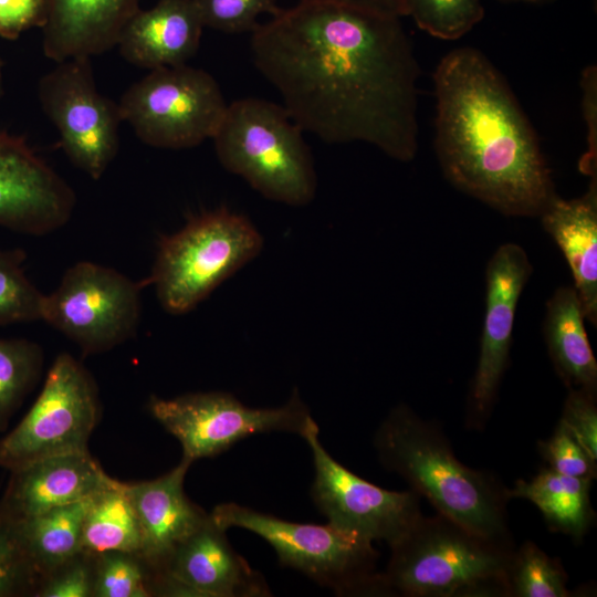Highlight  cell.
Here are the masks:
<instances>
[{
	"mask_svg": "<svg viewBox=\"0 0 597 597\" xmlns=\"http://www.w3.org/2000/svg\"><path fill=\"white\" fill-rule=\"evenodd\" d=\"M434 150L458 190L513 217H540L557 196L527 117L478 49L448 52L433 73Z\"/></svg>",
	"mask_w": 597,
	"mask_h": 597,
	"instance_id": "cell-2",
	"label": "cell"
},
{
	"mask_svg": "<svg viewBox=\"0 0 597 597\" xmlns=\"http://www.w3.org/2000/svg\"><path fill=\"white\" fill-rule=\"evenodd\" d=\"M559 421L576 437L589 455L597 460L596 396L569 389Z\"/></svg>",
	"mask_w": 597,
	"mask_h": 597,
	"instance_id": "cell-35",
	"label": "cell"
},
{
	"mask_svg": "<svg viewBox=\"0 0 597 597\" xmlns=\"http://www.w3.org/2000/svg\"><path fill=\"white\" fill-rule=\"evenodd\" d=\"M315 420L302 433L311 449V496L327 523L368 542L397 543L422 515L412 490L390 491L358 476L335 460L320 440Z\"/></svg>",
	"mask_w": 597,
	"mask_h": 597,
	"instance_id": "cell-13",
	"label": "cell"
},
{
	"mask_svg": "<svg viewBox=\"0 0 597 597\" xmlns=\"http://www.w3.org/2000/svg\"><path fill=\"white\" fill-rule=\"evenodd\" d=\"M568 576L557 558L527 541L513 551L509 567L510 596L568 597Z\"/></svg>",
	"mask_w": 597,
	"mask_h": 597,
	"instance_id": "cell-27",
	"label": "cell"
},
{
	"mask_svg": "<svg viewBox=\"0 0 597 597\" xmlns=\"http://www.w3.org/2000/svg\"><path fill=\"white\" fill-rule=\"evenodd\" d=\"M94 557L93 596H153L156 572L138 555L106 552Z\"/></svg>",
	"mask_w": 597,
	"mask_h": 597,
	"instance_id": "cell-28",
	"label": "cell"
},
{
	"mask_svg": "<svg viewBox=\"0 0 597 597\" xmlns=\"http://www.w3.org/2000/svg\"><path fill=\"white\" fill-rule=\"evenodd\" d=\"M407 15L425 32L441 40H457L484 15L481 0H405Z\"/></svg>",
	"mask_w": 597,
	"mask_h": 597,
	"instance_id": "cell-29",
	"label": "cell"
},
{
	"mask_svg": "<svg viewBox=\"0 0 597 597\" xmlns=\"http://www.w3.org/2000/svg\"><path fill=\"white\" fill-rule=\"evenodd\" d=\"M532 274L524 249L500 245L485 270V314L478 366L471 384L469 410L475 423L489 416L509 364L515 312Z\"/></svg>",
	"mask_w": 597,
	"mask_h": 597,
	"instance_id": "cell-15",
	"label": "cell"
},
{
	"mask_svg": "<svg viewBox=\"0 0 597 597\" xmlns=\"http://www.w3.org/2000/svg\"><path fill=\"white\" fill-rule=\"evenodd\" d=\"M100 410L92 375L70 354H60L31 409L0 440V467L12 471L53 455L88 452Z\"/></svg>",
	"mask_w": 597,
	"mask_h": 597,
	"instance_id": "cell-9",
	"label": "cell"
},
{
	"mask_svg": "<svg viewBox=\"0 0 597 597\" xmlns=\"http://www.w3.org/2000/svg\"><path fill=\"white\" fill-rule=\"evenodd\" d=\"M166 596L268 597L263 575L229 543L226 531L208 519L170 554L161 570Z\"/></svg>",
	"mask_w": 597,
	"mask_h": 597,
	"instance_id": "cell-16",
	"label": "cell"
},
{
	"mask_svg": "<svg viewBox=\"0 0 597 597\" xmlns=\"http://www.w3.org/2000/svg\"><path fill=\"white\" fill-rule=\"evenodd\" d=\"M42 49L56 62L93 57L116 48L140 0H45Z\"/></svg>",
	"mask_w": 597,
	"mask_h": 597,
	"instance_id": "cell-19",
	"label": "cell"
},
{
	"mask_svg": "<svg viewBox=\"0 0 597 597\" xmlns=\"http://www.w3.org/2000/svg\"><path fill=\"white\" fill-rule=\"evenodd\" d=\"M81 546L83 553L92 556L106 552L139 555L142 535L125 483L114 480L92 496L83 521Z\"/></svg>",
	"mask_w": 597,
	"mask_h": 597,
	"instance_id": "cell-25",
	"label": "cell"
},
{
	"mask_svg": "<svg viewBox=\"0 0 597 597\" xmlns=\"http://www.w3.org/2000/svg\"><path fill=\"white\" fill-rule=\"evenodd\" d=\"M73 188L21 136L0 132V226L44 235L69 222Z\"/></svg>",
	"mask_w": 597,
	"mask_h": 597,
	"instance_id": "cell-14",
	"label": "cell"
},
{
	"mask_svg": "<svg viewBox=\"0 0 597 597\" xmlns=\"http://www.w3.org/2000/svg\"><path fill=\"white\" fill-rule=\"evenodd\" d=\"M151 416L180 443L182 460L216 457L244 438L269 432L300 437L312 422L297 389L282 406L252 408L229 392H190L170 399L153 396Z\"/></svg>",
	"mask_w": 597,
	"mask_h": 597,
	"instance_id": "cell-10",
	"label": "cell"
},
{
	"mask_svg": "<svg viewBox=\"0 0 597 597\" xmlns=\"http://www.w3.org/2000/svg\"><path fill=\"white\" fill-rule=\"evenodd\" d=\"M574 287L555 290L546 304L543 333L548 355L565 386L597 396V362Z\"/></svg>",
	"mask_w": 597,
	"mask_h": 597,
	"instance_id": "cell-22",
	"label": "cell"
},
{
	"mask_svg": "<svg viewBox=\"0 0 597 597\" xmlns=\"http://www.w3.org/2000/svg\"><path fill=\"white\" fill-rule=\"evenodd\" d=\"M222 530L239 527L268 542L282 566L303 573L339 596L381 595L379 556L373 543L331 524L297 523L238 503H221L210 512Z\"/></svg>",
	"mask_w": 597,
	"mask_h": 597,
	"instance_id": "cell-7",
	"label": "cell"
},
{
	"mask_svg": "<svg viewBox=\"0 0 597 597\" xmlns=\"http://www.w3.org/2000/svg\"><path fill=\"white\" fill-rule=\"evenodd\" d=\"M39 579L18 541L14 524L0 503V597L33 595Z\"/></svg>",
	"mask_w": 597,
	"mask_h": 597,
	"instance_id": "cell-32",
	"label": "cell"
},
{
	"mask_svg": "<svg viewBox=\"0 0 597 597\" xmlns=\"http://www.w3.org/2000/svg\"><path fill=\"white\" fill-rule=\"evenodd\" d=\"M538 453L547 463L546 468L555 472L575 478H596L597 460L561 421L547 440L538 441Z\"/></svg>",
	"mask_w": 597,
	"mask_h": 597,
	"instance_id": "cell-33",
	"label": "cell"
},
{
	"mask_svg": "<svg viewBox=\"0 0 597 597\" xmlns=\"http://www.w3.org/2000/svg\"><path fill=\"white\" fill-rule=\"evenodd\" d=\"M583 116L587 126V151L579 160V170L597 177V67L587 66L582 74Z\"/></svg>",
	"mask_w": 597,
	"mask_h": 597,
	"instance_id": "cell-37",
	"label": "cell"
},
{
	"mask_svg": "<svg viewBox=\"0 0 597 597\" xmlns=\"http://www.w3.org/2000/svg\"><path fill=\"white\" fill-rule=\"evenodd\" d=\"M91 499L12 521L39 585L53 570L82 552V526Z\"/></svg>",
	"mask_w": 597,
	"mask_h": 597,
	"instance_id": "cell-24",
	"label": "cell"
},
{
	"mask_svg": "<svg viewBox=\"0 0 597 597\" xmlns=\"http://www.w3.org/2000/svg\"><path fill=\"white\" fill-rule=\"evenodd\" d=\"M94 557L81 552L57 567L38 586L33 596L88 597L93 596Z\"/></svg>",
	"mask_w": 597,
	"mask_h": 597,
	"instance_id": "cell-34",
	"label": "cell"
},
{
	"mask_svg": "<svg viewBox=\"0 0 597 597\" xmlns=\"http://www.w3.org/2000/svg\"><path fill=\"white\" fill-rule=\"evenodd\" d=\"M203 28L193 0H158L135 12L116 48L128 63L149 71L182 65L197 53Z\"/></svg>",
	"mask_w": 597,
	"mask_h": 597,
	"instance_id": "cell-20",
	"label": "cell"
},
{
	"mask_svg": "<svg viewBox=\"0 0 597 597\" xmlns=\"http://www.w3.org/2000/svg\"><path fill=\"white\" fill-rule=\"evenodd\" d=\"M10 472L0 503L13 522L90 499L114 481L90 452L53 455Z\"/></svg>",
	"mask_w": 597,
	"mask_h": 597,
	"instance_id": "cell-17",
	"label": "cell"
},
{
	"mask_svg": "<svg viewBox=\"0 0 597 597\" xmlns=\"http://www.w3.org/2000/svg\"><path fill=\"white\" fill-rule=\"evenodd\" d=\"M115 269L81 261L44 295L41 320L76 343L84 354L112 349L135 336L142 314L140 290Z\"/></svg>",
	"mask_w": 597,
	"mask_h": 597,
	"instance_id": "cell-11",
	"label": "cell"
},
{
	"mask_svg": "<svg viewBox=\"0 0 597 597\" xmlns=\"http://www.w3.org/2000/svg\"><path fill=\"white\" fill-rule=\"evenodd\" d=\"M23 258L0 249V326L41 320L44 294L25 275Z\"/></svg>",
	"mask_w": 597,
	"mask_h": 597,
	"instance_id": "cell-30",
	"label": "cell"
},
{
	"mask_svg": "<svg viewBox=\"0 0 597 597\" xmlns=\"http://www.w3.org/2000/svg\"><path fill=\"white\" fill-rule=\"evenodd\" d=\"M43 352L25 338H0V431L39 380Z\"/></svg>",
	"mask_w": 597,
	"mask_h": 597,
	"instance_id": "cell-26",
	"label": "cell"
},
{
	"mask_svg": "<svg viewBox=\"0 0 597 597\" xmlns=\"http://www.w3.org/2000/svg\"><path fill=\"white\" fill-rule=\"evenodd\" d=\"M591 483L593 479L569 476L545 468L531 480H517L512 489L506 488V495L509 500H528L541 511L549 530L579 542L595 517L589 498Z\"/></svg>",
	"mask_w": 597,
	"mask_h": 597,
	"instance_id": "cell-23",
	"label": "cell"
},
{
	"mask_svg": "<svg viewBox=\"0 0 597 597\" xmlns=\"http://www.w3.org/2000/svg\"><path fill=\"white\" fill-rule=\"evenodd\" d=\"M118 106L144 144L184 149L214 136L228 104L210 73L182 64L150 70L126 90Z\"/></svg>",
	"mask_w": 597,
	"mask_h": 597,
	"instance_id": "cell-8",
	"label": "cell"
},
{
	"mask_svg": "<svg viewBox=\"0 0 597 597\" xmlns=\"http://www.w3.org/2000/svg\"><path fill=\"white\" fill-rule=\"evenodd\" d=\"M2 71H3V61L0 57V97H1V95L3 93V91H2L3 72Z\"/></svg>",
	"mask_w": 597,
	"mask_h": 597,
	"instance_id": "cell-40",
	"label": "cell"
},
{
	"mask_svg": "<svg viewBox=\"0 0 597 597\" xmlns=\"http://www.w3.org/2000/svg\"><path fill=\"white\" fill-rule=\"evenodd\" d=\"M399 18L407 15L405 0H344Z\"/></svg>",
	"mask_w": 597,
	"mask_h": 597,
	"instance_id": "cell-38",
	"label": "cell"
},
{
	"mask_svg": "<svg viewBox=\"0 0 597 597\" xmlns=\"http://www.w3.org/2000/svg\"><path fill=\"white\" fill-rule=\"evenodd\" d=\"M45 19V0H0L1 38L15 40L31 28H42Z\"/></svg>",
	"mask_w": 597,
	"mask_h": 597,
	"instance_id": "cell-36",
	"label": "cell"
},
{
	"mask_svg": "<svg viewBox=\"0 0 597 597\" xmlns=\"http://www.w3.org/2000/svg\"><path fill=\"white\" fill-rule=\"evenodd\" d=\"M562 250L585 318L597 325V177L579 198L556 196L538 217Z\"/></svg>",
	"mask_w": 597,
	"mask_h": 597,
	"instance_id": "cell-21",
	"label": "cell"
},
{
	"mask_svg": "<svg viewBox=\"0 0 597 597\" xmlns=\"http://www.w3.org/2000/svg\"><path fill=\"white\" fill-rule=\"evenodd\" d=\"M251 33L256 69L302 130L415 158L419 65L399 17L344 0H300Z\"/></svg>",
	"mask_w": 597,
	"mask_h": 597,
	"instance_id": "cell-1",
	"label": "cell"
},
{
	"mask_svg": "<svg viewBox=\"0 0 597 597\" xmlns=\"http://www.w3.org/2000/svg\"><path fill=\"white\" fill-rule=\"evenodd\" d=\"M513 545L476 535L437 513L421 515L390 546L379 573L381 595L406 597L510 596Z\"/></svg>",
	"mask_w": 597,
	"mask_h": 597,
	"instance_id": "cell-4",
	"label": "cell"
},
{
	"mask_svg": "<svg viewBox=\"0 0 597 597\" xmlns=\"http://www.w3.org/2000/svg\"><path fill=\"white\" fill-rule=\"evenodd\" d=\"M302 129L283 106L258 97L228 104L212 137L220 164L265 198L305 206L317 180Z\"/></svg>",
	"mask_w": 597,
	"mask_h": 597,
	"instance_id": "cell-5",
	"label": "cell"
},
{
	"mask_svg": "<svg viewBox=\"0 0 597 597\" xmlns=\"http://www.w3.org/2000/svg\"><path fill=\"white\" fill-rule=\"evenodd\" d=\"M40 105L60 134L70 161L98 180L119 149L118 103L96 87L90 57H72L38 83Z\"/></svg>",
	"mask_w": 597,
	"mask_h": 597,
	"instance_id": "cell-12",
	"label": "cell"
},
{
	"mask_svg": "<svg viewBox=\"0 0 597 597\" xmlns=\"http://www.w3.org/2000/svg\"><path fill=\"white\" fill-rule=\"evenodd\" d=\"M205 27L226 33L252 32L258 18L276 15V0H193Z\"/></svg>",
	"mask_w": 597,
	"mask_h": 597,
	"instance_id": "cell-31",
	"label": "cell"
},
{
	"mask_svg": "<svg viewBox=\"0 0 597 597\" xmlns=\"http://www.w3.org/2000/svg\"><path fill=\"white\" fill-rule=\"evenodd\" d=\"M378 461L425 496L437 513L482 537L513 545L506 488L491 473L464 465L439 425L410 407H394L377 428Z\"/></svg>",
	"mask_w": 597,
	"mask_h": 597,
	"instance_id": "cell-3",
	"label": "cell"
},
{
	"mask_svg": "<svg viewBox=\"0 0 597 597\" xmlns=\"http://www.w3.org/2000/svg\"><path fill=\"white\" fill-rule=\"evenodd\" d=\"M190 464L181 459L157 479L125 483L142 535L139 556L155 572L161 570L172 551L209 516L185 493L184 482Z\"/></svg>",
	"mask_w": 597,
	"mask_h": 597,
	"instance_id": "cell-18",
	"label": "cell"
},
{
	"mask_svg": "<svg viewBox=\"0 0 597 597\" xmlns=\"http://www.w3.org/2000/svg\"><path fill=\"white\" fill-rule=\"evenodd\" d=\"M262 247V235L245 217L224 208L202 212L160 239L144 285H154L166 312L185 314L253 260Z\"/></svg>",
	"mask_w": 597,
	"mask_h": 597,
	"instance_id": "cell-6",
	"label": "cell"
},
{
	"mask_svg": "<svg viewBox=\"0 0 597 597\" xmlns=\"http://www.w3.org/2000/svg\"><path fill=\"white\" fill-rule=\"evenodd\" d=\"M500 1H502V2H527V3L541 4V3L554 2L556 0H500Z\"/></svg>",
	"mask_w": 597,
	"mask_h": 597,
	"instance_id": "cell-39",
	"label": "cell"
}]
</instances>
